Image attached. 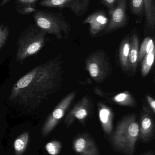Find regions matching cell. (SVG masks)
Returning a JSON list of instances; mask_svg holds the SVG:
<instances>
[{"label":"cell","mask_w":155,"mask_h":155,"mask_svg":"<svg viewBox=\"0 0 155 155\" xmlns=\"http://www.w3.org/2000/svg\"><path fill=\"white\" fill-rule=\"evenodd\" d=\"M63 64L61 57H56L31 70L14 84L9 100L25 108L38 107L60 88Z\"/></svg>","instance_id":"obj_1"},{"label":"cell","mask_w":155,"mask_h":155,"mask_svg":"<svg viewBox=\"0 0 155 155\" xmlns=\"http://www.w3.org/2000/svg\"><path fill=\"white\" fill-rule=\"evenodd\" d=\"M139 136V124L134 114L128 115L119 122L112 137L114 148L127 155H133Z\"/></svg>","instance_id":"obj_2"},{"label":"cell","mask_w":155,"mask_h":155,"mask_svg":"<svg viewBox=\"0 0 155 155\" xmlns=\"http://www.w3.org/2000/svg\"><path fill=\"white\" fill-rule=\"evenodd\" d=\"M46 35L36 25H32L22 32L17 39L16 61H22L38 53L45 45Z\"/></svg>","instance_id":"obj_3"},{"label":"cell","mask_w":155,"mask_h":155,"mask_svg":"<svg viewBox=\"0 0 155 155\" xmlns=\"http://www.w3.org/2000/svg\"><path fill=\"white\" fill-rule=\"evenodd\" d=\"M33 18L35 25L46 34L53 35L60 40L68 37L70 25L58 15L45 11H37Z\"/></svg>","instance_id":"obj_4"},{"label":"cell","mask_w":155,"mask_h":155,"mask_svg":"<svg viewBox=\"0 0 155 155\" xmlns=\"http://www.w3.org/2000/svg\"><path fill=\"white\" fill-rule=\"evenodd\" d=\"M86 68L90 76L97 83L105 80L112 72L108 57L102 51L94 52L88 56L86 61Z\"/></svg>","instance_id":"obj_5"},{"label":"cell","mask_w":155,"mask_h":155,"mask_svg":"<svg viewBox=\"0 0 155 155\" xmlns=\"http://www.w3.org/2000/svg\"><path fill=\"white\" fill-rule=\"evenodd\" d=\"M76 95V91H73L65 97L57 105L52 114L43 125L42 133L43 136L49 135L65 115Z\"/></svg>","instance_id":"obj_6"},{"label":"cell","mask_w":155,"mask_h":155,"mask_svg":"<svg viewBox=\"0 0 155 155\" xmlns=\"http://www.w3.org/2000/svg\"><path fill=\"white\" fill-rule=\"evenodd\" d=\"M90 0H40V6L48 8H67L76 15H81L87 10Z\"/></svg>","instance_id":"obj_7"},{"label":"cell","mask_w":155,"mask_h":155,"mask_svg":"<svg viewBox=\"0 0 155 155\" xmlns=\"http://www.w3.org/2000/svg\"><path fill=\"white\" fill-rule=\"evenodd\" d=\"M92 104L88 97L84 96L71 109L65 118L66 127L72 124L76 120L83 123L89 115Z\"/></svg>","instance_id":"obj_8"},{"label":"cell","mask_w":155,"mask_h":155,"mask_svg":"<svg viewBox=\"0 0 155 155\" xmlns=\"http://www.w3.org/2000/svg\"><path fill=\"white\" fill-rule=\"evenodd\" d=\"M127 0H118L114 8L109 12L110 18L105 28L106 32L122 28L127 22L126 9Z\"/></svg>","instance_id":"obj_9"},{"label":"cell","mask_w":155,"mask_h":155,"mask_svg":"<svg viewBox=\"0 0 155 155\" xmlns=\"http://www.w3.org/2000/svg\"><path fill=\"white\" fill-rule=\"evenodd\" d=\"M73 148L79 155H100L96 145L86 134H83L75 138Z\"/></svg>","instance_id":"obj_10"},{"label":"cell","mask_w":155,"mask_h":155,"mask_svg":"<svg viewBox=\"0 0 155 155\" xmlns=\"http://www.w3.org/2000/svg\"><path fill=\"white\" fill-rule=\"evenodd\" d=\"M109 20V18L104 12L98 11L87 16L83 23L89 25L90 34L95 36L106 28Z\"/></svg>","instance_id":"obj_11"},{"label":"cell","mask_w":155,"mask_h":155,"mask_svg":"<svg viewBox=\"0 0 155 155\" xmlns=\"http://www.w3.org/2000/svg\"><path fill=\"white\" fill-rule=\"evenodd\" d=\"M139 126V136L144 142H148L153 136L154 123L152 114L147 107H143Z\"/></svg>","instance_id":"obj_12"},{"label":"cell","mask_w":155,"mask_h":155,"mask_svg":"<svg viewBox=\"0 0 155 155\" xmlns=\"http://www.w3.org/2000/svg\"><path fill=\"white\" fill-rule=\"evenodd\" d=\"M99 118L104 132L107 135L112 133L113 129V113L111 108L103 103L98 104Z\"/></svg>","instance_id":"obj_13"},{"label":"cell","mask_w":155,"mask_h":155,"mask_svg":"<svg viewBox=\"0 0 155 155\" xmlns=\"http://www.w3.org/2000/svg\"><path fill=\"white\" fill-rule=\"evenodd\" d=\"M139 41L136 35H133L131 38V46L129 53V71L134 72L137 68L139 55Z\"/></svg>","instance_id":"obj_14"},{"label":"cell","mask_w":155,"mask_h":155,"mask_svg":"<svg viewBox=\"0 0 155 155\" xmlns=\"http://www.w3.org/2000/svg\"><path fill=\"white\" fill-rule=\"evenodd\" d=\"M131 46V39L127 37L123 40L119 49V61L121 67L125 71H129V53Z\"/></svg>","instance_id":"obj_15"},{"label":"cell","mask_w":155,"mask_h":155,"mask_svg":"<svg viewBox=\"0 0 155 155\" xmlns=\"http://www.w3.org/2000/svg\"><path fill=\"white\" fill-rule=\"evenodd\" d=\"M113 102L123 106L134 107L136 105V102L129 92L124 91L119 93L112 98Z\"/></svg>","instance_id":"obj_16"},{"label":"cell","mask_w":155,"mask_h":155,"mask_svg":"<svg viewBox=\"0 0 155 155\" xmlns=\"http://www.w3.org/2000/svg\"><path fill=\"white\" fill-rule=\"evenodd\" d=\"M144 11L147 26L153 28L155 24V6L153 0H143Z\"/></svg>","instance_id":"obj_17"},{"label":"cell","mask_w":155,"mask_h":155,"mask_svg":"<svg viewBox=\"0 0 155 155\" xmlns=\"http://www.w3.org/2000/svg\"><path fill=\"white\" fill-rule=\"evenodd\" d=\"M29 141V134L28 132H24L15 139L14 143L15 155H22L24 153L27 148Z\"/></svg>","instance_id":"obj_18"},{"label":"cell","mask_w":155,"mask_h":155,"mask_svg":"<svg viewBox=\"0 0 155 155\" xmlns=\"http://www.w3.org/2000/svg\"><path fill=\"white\" fill-rule=\"evenodd\" d=\"M154 50L155 46L153 39L150 37L145 38L139 49L138 63L142 62L145 56L152 52Z\"/></svg>","instance_id":"obj_19"},{"label":"cell","mask_w":155,"mask_h":155,"mask_svg":"<svg viewBox=\"0 0 155 155\" xmlns=\"http://www.w3.org/2000/svg\"><path fill=\"white\" fill-rule=\"evenodd\" d=\"M155 49L145 56L142 61L141 73L143 77L147 76L151 71L154 62Z\"/></svg>","instance_id":"obj_20"},{"label":"cell","mask_w":155,"mask_h":155,"mask_svg":"<svg viewBox=\"0 0 155 155\" xmlns=\"http://www.w3.org/2000/svg\"><path fill=\"white\" fill-rule=\"evenodd\" d=\"M45 150L50 155H58L61 152L62 145L60 141L53 140L46 144Z\"/></svg>","instance_id":"obj_21"},{"label":"cell","mask_w":155,"mask_h":155,"mask_svg":"<svg viewBox=\"0 0 155 155\" xmlns=\"http://www.w3.org/2000/svg\"><path fill=\"white\" fill-rule=\"evenodd\" d=\"M130 8L134 15H141L144 11L143 0H131Z\"/></svg>","instance_id":"obj_22"},{"label":"cell","mask_w":155,"mask_h":155,"mask_svg":"<svg viewBox=\"0 0 155 155\" xmlns=\"http://www.w3.org/2000/svg\"><path fill=\"white\" fill-rule=\"evenodd\" d=\"M9 27L4 24L0 25V50L5 44L9 35Z\"/></svg>","instance_id":"obj_23"},{"label":"cell","mask_w":155,"mask_h":155,"mask_svg":"<svg viewBox=\"0 0 155 155\" xmlns=\"http://www.w3.org/2000/svg\"><path fill=\"white\" fill-rule=\"evenodd\" d=\"M18 13L22 15H28L30 14L35 12L37 9L34 5H25L21 6L20 8L17 9Z\"/></svg>","instance_id":"obj_24"},{"label":"cell","mask_w":155,"mask_h":155,"mask_svg":"<svg viewBox=\"0 0 155 155\" xmlns=\"http://www.w3.org/2000/svg\"><path fill=\"white\" fill-rule=\"evenodd\" d=\"M40 0H16V3L21 6L25 5H34L35 6L37 2Z\"/></svg>","instance_id":"obj_25"},{"label":"cell","mask_w":155,"mask_h":155,"mask_svg":"<svg viewBox=\"0 0 155 155\" xmlns=\"http://www.w3.org/2000/svg\"><path fill=\"white\" fill-rule=\"evenodd\" d=\"M117 1L118 0H102V3L109 9L110 12L114 8Z\"/></svg>","instance_id":"obj_26"},{"label":"cell","mask_w":155,"mask_h":155,"mask_svg":"<svg viewBox=\"0 0 155 155\" xmlns=\"http://www.w3.org/2000/svg\"><path fill=\"white\" fill-rule=\"evenodd\" d=\"M147 100L151 107V110L153 114L155 113V99L149 95L147 96Z\"/></svg>","instance_id":"obj_27"},{"label":"cell","mask_w":155,"mask_h":155,"mask_svg":"<svg viewBox=\"0 0 155 155\" xmlns=\"http://www.w3.org/2000/svg\"><path fill=\"white\" fill-rule=\"evenodd\" d=\"M11 1H12V0H2L1 3H0V6H3V5H5L6 4L9 3V2H11Z\"/></svg>","instance_id":"obj_28"},{"label":"cell","mask_w":155,"mask_h":155,"mask_svg":"<svg viewBox=\"0 0 155 155\" xmlns=\"http://www.w3.org/2000/svg\"><path fill=\"white\" fill-rule=\"evenodd\" d=\"M144 155H153V154L152 153H148L146 154H145Z\"/></svg>","instance_id":"obj_29"}]
</instances>
